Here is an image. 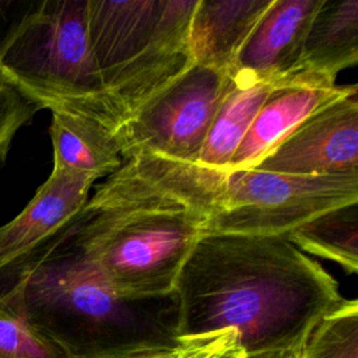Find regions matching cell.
<instances>
[{"label": "cell", "mask_w": 358, "mask_h": 358, "mask_svg": "<svg viewBox=\"0 0 358 358\" xmlns=\"http://www.w3.org/2000/svg\"><path fill=\"white\" fill-rule=\"evenodd\" d=\"M278 83H250L231 77L201 148L199 165L227 171L264 99Z\"/></svg>", "instance_id": "15"}, {"label": "cell", "mask_w": 358, "mask_h": 358, "mask_svg": "<svg viewBox=\"0 0 358 358\" xmlns=\"http://www.w3.org/2000/svg\"><path fill=\"white\" fill-rule=\"evenodd\" d=\"M231 77L193 63L113 131L123 161L158 155L197 164Z\"/></svg>", "instance_id": "7"}, {"label": "cell", "mask_w": 358, "mask_h": 358, "mask_svg": "<svg viewBox=\"0 0 358 358\" xmlns=\"http://www.w3.org/2000/svg\"><path fill=\"white\" fill-rule=\"evenodd\" d=\"M206 358H248L239 347L236 336L232 331H222L217 344Z\"/></svg>", "instance_id": "21"}, {"label": "cell", "mask_w": 358, "mask_h": 358, "mask_svg": "<svg viewBox=\"0 0 358 358\" xmlns=\"http://www.w3.org/2000/svg\"><path fill=\"white\" fill-rule=\"evenodd\" d=\"M180 344L232 331L248 358L298 350L343 296L337 281L282 236L203 234L173 282Z\"/></svg>", "instance_id": "1"}, {"label": "cell", "mask_w": 358, "mask_h": 358, "mask_svg": "<svg viewBox=\"0 0 358 358\" xmlns=\"http://www.w3.org/2000/svg\"><path fill=\"white\" fill-rule=\"evenodd\" d=\"M255 169L296 176L358 175V87L320 106Z\"/></svg>", "instance_id": "8"}, {"label": "cell", "mask_w": 358, "mask_h": 358, "mask_svg": "<svg viewBox=\"0 0 358 358\" xmlns=\"http://www.w3.org/2000/svg\"><path fill=\"white\" fill-rule=\"evenodd\" d=\"M358 201V175L296 176L225 171L206 232L282 236L310 218Z\"/></svg>", "instance_id": "6"}, {"label": "cell", "mask_w": 358, "mask_h": 358, "mask_svg": "<svg viewBox=\"0 0 358 358\" xmlns=\"http://www.w3.org/2000/svg\"><path fill=\"white\" fill-rule=\"evenodd\" d=\"M348 85L324 76L296 71L270 91L235 151L228 169H250L299 123L324 103L340 96Z\"/></svg>", "instance_id": "9"}, {"label": "cell", "mask_w": 358, "mask_h": 358, "mask_svg": "<svg viewBox=\"0 0 358 358\" xmlns=\"http://www.w3.org/2000/svg\"><path fill=\"white\" fill-rule=\"evenodd\" d=\"M222 178L224 171L158 155L123 161L71 218L83 256L120 296L172 294L215 208Z\"/></svg>", "instance_id": "2"}, {"label": "cell", "mask_w": 358, "mask_h": 358, "mask_svg": "<svg viewBox=\"0 0 358 358\" xmlns=\"http://www.w3.org/2000/svg\"><path fill=\"white\" fill-rule=\"evenodd\" d=\"M38 0H0V59Z\"/></svg>", "instance_id": "20"}, {"label": "cell", "mask_w": 358, "mask_h": 358, "mask_svg": "<svg viewBox=\"0 0 358 358\" xmlns=\"http://www.w3.org/2000/svg\"><path fill=\"white\" fill-rule=\"evenodd\" d=\"M281 355H270V357H259V358H281Z\"/></svg>", "instance_id": "24"}, {"label": "cell", "mask_w": 358, "mask_h": 358, "mask_svg": "<svg viewBox=\"0 0 358 358\" xmlns=\"http://www.w3.org/2000/svg\"><path fill=\"white\" fill-rule=\"evenodd\" d=\"M0 358H69L28 323L0 308Z\"/></svg>", "instance_id": "18"}, {"label": "cell", "mask_w": 358, "mask_h": 358, "mask_svg": "<svg viewBox=\"0 0 358 358\" xmlns=\"http://www.w3.org/2000/svg\"><path fill=\"white\" fill-rule=\"evenodd\" d=\"M287 239L299 250L358 271V201L324 211L294 228Z\"/></svg>", "instance_id": "16"}, {"label": "cell", "mask_w": 358, "mask_h": 358, "mask_svg": "<svg viewBox=\"0 0 358 358\" xmlns=\"http://www.w3.org/2000/svg\"><path fill=\"white\" fill-rule=\"evenodd\" d=\"M183 344L180 347H150L140 348L101 358H179L182 354Z\"/></svg>", "instance_id": "22"}, {"label": "cell", "mask_w": 358, "mask_h": 358, "mask_svg": "<svg viewBox=\"0 0 358 358\" xmlns=\"http://www.w3.org/2000/svg\"><path fill=\"white\" fill-rule=\"evenodd\" d=\"M358 62V0H322L302 43L296 71L336 80Z\"/></svg>", "instance_id": "13"}, {"label": "cell", "mask_w": 358, "mask_h": 358, "mask_svg": "<svg viewBox=\"0 0 358 358\" xmlns=\"http://www.w3.org/2000/svg\"><path fill=\"white\" fill-rule=\"evenodd\" d=\"M196 6L197 0H88L91 52L123 122L194 63L189 28Z\"/></svg>", "instance_id": "4"}, {"label": "cell", "mask_w": 358, "mask_h": 358, "mask_svg": "<svg viewBox=\"0 0 358 358\" xmlns=\"http://www.w3.org/2000/svg\"><path fill=\"white\" fill-rule=\"evenodd\" d=\"M0 308L59 345L69 358L182 345L173 294L117 295L83 256L71 220L0 267Z\"/></svg>", "instance_id": "3"}, {"label": "cell", "mask_w": 358, "mask_h": 358, "mask_svg": "<svg viewBox=\"0 0 358 358\" xmlns=\"http://www.w3.org/2000/svg\"><path fill=\"white\" fill-rule=\"evenodd\" d=\"M295 358H358V302L343 298L312 329Z\"/></svg>", "instance_id": "17"}, {"label": "cell", "mask_w": 358, "mask_h": 358, "mask_svg": "<svg viewBox=\"0 0 358 358\" xmlns=\"http://www.w3.org/2000/svg\"><path fill=\"white\" fill-rule=\"evenodd\" d=\"M0 77L42 109L110 130L123 117L105 91L88 39V0H38L0 59Z\"/></svg>", "instance_id": "5"}, {"label": "cell", "mask_w": 358, "mask_h": 358, "mask_svg": "<svg viewBox=\"0 0 358 358\" xmlns=\"http://www.w3.org/2000/svg\"><path fill=\"white\" fill-rule=\"evenodd\" d=\"M42 108L0 77V162L7 158L18 130Z\"/></svg>", "instance_id": "19"}, {"label": "cell", "mask_w": 358, "mask_h": 358, "mask_svg": "<svg viewBox=\"0 0 358 358\" xmlns=\"http://www.w3.org/2000/svg\"><path fill=\"white\" fill-rule=\"evenodd\" d=\"M273 0H197L189 28L193 62L229 73L235 59Z\"/></svg>", "instance_id": "12"}, {"label": "cell", "mask_w": 358, "mask_h": 358, "mask_svg": "<svg viewBox=\"0 0 358 358\" xmlns=\"http://www.w3.org/2000/svg\"><path fill=\"white\" fill-rule=\"evenodd\" d=\"M53 168L92 179L119 169L123 158L113 133L98 122L66 110H50Z\"/></svg>", "instance_id": "14"}, {"label": "cell", "mask_w": 358, "mask_h": 358, "mask_svg": "<svg viewBox=\"0 0 358 358\" xmlns=\"http://www.w3.org/2000/svg\"><path fill=\"white\" fill-rule=\"evenodd\" d=\"M322 0H273L239 50L229 77L280 83L298 70L309 22Z\"/></svg>", "instance_id": "10"}, {"label": "cell", "mask_w": 358, "mask_h": 358, "mask_svg": "<svg viewBox=\"0 0 358 358\" xmlns=\"http://www.w3.org/2000/svg\"><path fill=\"white\" fill-rule=\"evenodd\" d=\"M295 352H296V350L291 351V352H287V354H282L281 358H295Z\"/></svg>", "instance_id": "23"}, {"label": "cell", "mask_w": 358, "mask_h": 358, "mask_svg": "<svg viewBox=\"0 0 358 358\" xmlns=\"http://www.w3.org/2000/svg\"><path fill=\"white\" fill-rule=\"evenodd\" d=\"M94 182L90 176L53 168L27 207L0 227V267L67 224L88 200Z\"/></svg>", "instance_id": "11"}]
</instances>
